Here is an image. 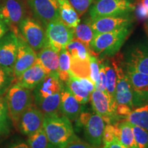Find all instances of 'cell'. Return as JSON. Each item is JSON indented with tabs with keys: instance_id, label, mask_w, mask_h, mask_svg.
<instances>
[{
	"instance_id": "obj_22",
	"label": "cell",
	"mask_w": 148,
	"mask_h": 148,
	"mask_svg": "<svg viewBox=\"0 0 148 148\" xmlns=\"http://www.w3.org/2000/svg\"><path fill=\"white\" fill-rule=\"evenodd\" d=\"M46 75H47L41 66L36 62L31 67L25 70L17 77L14 82L17 83L22 87L33 90Z\"/></svg>"
},
{
	"instance_id": "obj_43",
	"label": "cell",
	"mask_w": 148,
	"mask_h": 148,
	"mask_svg": "<svg viewBox=\"0 0 148 148\" xmlns=\"http://www.w3.org/2000/svg\"><path fill=\"white\" fill-rule=\"evenodd\" d=\"M9 30L8 25L0 18V39Z\"/></svg>"
},
{
	"instance_id": "obj_25",
	"label": "cell",
	"mask_w": 148,
	"mask_h": 148,
	"mask_svg": "<svg viewBox=\"0 0 148 148\" xmlns=\"http://www.w3.org/2000/svg\"><path fill=\"white\" fill-rule=\"evenodd\" d=\"M102 60L106 76L107 93L111 102L116 107L115 100V88L116 82V75L114 67L111 62L110 58H99Z\"/></svg>"
},
{
	"instance_id": "obj_37",
	"label": "cell",
	"mask_w": 148,
	"mask_h": 148,
	"mask_svg": "<svg viewBox=\"0 0 148 148\" xmlns=\"http://www.w3.org/2000/svg\"><path fill=\"white\" fill-rule=\"evenodd\" d=\"M115 138L114 136V127L113 124L107 123L103 130L102 143L103 145H107Z\"/></svg>"
},
{
	"instance_id": "obj_34",
	"label": "cell",
	"mask_w": 148,
	"mask_h": 148,
	"mask_svg": "<svg viewBox=\"0 0 148 148\" xmlns=\"http://www.w3.org/2000/svg\"><path fill=\"white\" fill-rule=\"evenodd\" d=\"M99 61L98 57L90 53V73L89 78L95 85L99 77Z\"/></svg>"
},
{
	"instance_id": "obj_4",
	"label": "cell",
	"mask_w": 148,
	"mask_h": 148,
	"mask_svg": "<svg viewBox=\"0 0 148 148\" xmlns=\"http://www.w3.org/2000/svg\"><path fill=\"white\" fill-rule=\"evenodd\" d=\"M5 98L10 120L16 127L20 116L34 102L32 90L14 82L6 92Z\"/></svg>"
},
{
	"instance_id": "obj_9",
	"label": "cell",
	"mask_w": 148,
	"mask_h": 148,
	"mask_svg": "<svg viewBox=\"0 0 148 148\" xmlns=\"http://www.w3.org/2000/svg\"><path fill=\"white\" fill-rule=\"evenodd\" d=\"M77 120L79 125L84 128V136L88 143L94 147H100L105 127L102 118L96 113L81 112Z\"/></svg>"
},
{
	"instance_id": "obj_32",
	"label": "cell",
	"mask_w": 148,
	"mask_h": 148,
	"mask_svg": "<svg viewBox=\"0 0 148 148\" xmlns=\"http://www.w3.org/2000/svg\"><path fill=\"white\" fill-rule=\"evenodd\" d=\"M15 82L13 73L0 66V95H3L8 91L11 85Z\"/></svg>"
},
{
	"instance_id": "obj_38",
	"label": "cell",
	"mask_w": 148,
	"mask_h": 148,
	"mask_svg": "<svg viewBox=\"0 0 148 148\" xmlns=\"http://www.w3.org/2000/svg\"><path fill=\"white\" fill-rule=\"evenodd\" d=\"M132 109L128 106L123 104H117L116 107V115L117 116L118 119H125L126 116L130 113Z\"/></svg>"
},
{
	"instance_id": "obj_7",
	"label": "cell",
	"mask_w": 148,
	"mask_h": 148,
	"mask_svg": "<svg viewBox=\"0 0 148 148\" xmlns=\"http://www.w3.org/2000/svg\"><path fill=\"white\" fill-rule=\"evenodd\" d=\"M110 58L115 69L116 75L115 88L116 105H126L133 110V90L123 69V57L116 53L114 56Z\"/></svg>"
},
{
	"instance_id": "obj_14",
	"label": "cell",
	"mask_w": 148,
	"mask_h": 148,
	"mask_svg": "<svg viewBox=\"0 0 148 148\" xmlns=\"http://www.w3.org/2000/svg\"><path fill=\"white\" fill-rule=\"evenodd\" d=\"M33 15L43 26L60 18L58 0H27Z\"/></svg>"
},
{
	"instance_id": "obj_44",
	"label": "cell",
	"mask_w": 148,
	"mask_h": 148,
	"mask_svg": "<svg viewBox=\"0 0 148 148\" xmlns=\"http://www.w3.org/2000/svg\"><path fill=\"white\" fill-rule=\"evenodd\" d=\"M8 148H29L27 143L22 141L16 142V143H12L9 146Z\"/></svg>"
},
{
	"instance_id": "obj_15",
	"label": "cell",
	"mask_w": 148,
	"mask_h": 148,
	"mask_svg": "<svg viewBox=\"0 0 148 148\" xmlns=\"http://www.w3.org/2000/svg\"><path fill=\"white\" fill-rule=\"evenodd\" d=\"M133 90V106L148 103V74L140 73L123 66Z\"/></svg>"
},
{
	"instance_id": "obj_17",
	"label": "cell",
	"mask_w": 148,
	"mask_h": 148,
	"mask_svg": "<svg viewBox=\"0 0 148 148\" xmlns=\"http://www.w3.org/2000/svg\"><path fill=\"white\" fill-rule=\"evenodd\" d=\"M90 101L95 113L100 116L106 123L112 124L119 119L116 115V107L106 93L95 89L90 94Z\"/></svg>"
},
{
	"instance_id": "obj_33",
	"label": "cell",
	"mask_w": 148,
	"mask_h": 148,
	"mask_svg": "<svg viewBox=\"0 0 148 148\" xmlns=\"http://www.w3.org/2000/svg\"><path fill=\"white\" fill-rule=\"evenodd\" d=\"M132 125L134 139L138 148H148V130L142 127Z\"/></svg>"
},
{
	"instance_id": "obj_6",
	"label": "cell",
	"mask_w": 148,
	"mask_h": 148,
	"mask_svg": "<svg viewBox=\"0 0 148 148\" xmlns=\"http://www.w3.org/2000/svg\"><path fill=\"white\" fill-rule=\"evenodd\" d=\"M71 57L70 73L77 77H88L90 51L84 44L73 38L65 47Z\"/></svg>"
},
{
	"instance_id": "obj_10",
	"label": "cell",
	"mask_w": 148,
	"mask_h": 148,
	"mask_svg": "<svg viewBox=\"0 0 148 148\" xmlns=\"http://www.w3.org/2000/svg\"><path fill=\"white\" fill-rule=\"evenodd\" d=\"M45 32L47 44L58 53L74 38V28L65 25L60 18L48 24Z\"/></svg>"
},
{
	"instance_id": "obj_28",
	"label": "cell",
	"mask_w": 148,
	"mask_h": 148,
	"mask_svg": "<svg viewBox=\"0 0 148 148\" xmlns=\"http://www.w3.org/2000/svg\"><path fill=\"white\" fill-rule=\"evenodd\" d=\"M125 119L132 125L148 130V103L132 110Z\"/></svg>"
},
{
	"instance_id": "obj_39",
	"label": "cell",
	"mask_w": 148,
	"mask_h": 148,
	"mask_svg": "<svg viewBox=\"0 0 148 148\" xmlns=\"http://www.w3.org/2000/svg\"><path fill=\"white\" fill-rule=\"evenodd\" d=\"M62 148H97L92 147V145H90V144H88L82 141L81 140L77 138V139L72 140L71 142H70L68 144L63 147ZM99 148V147H98Z\"/></svg>"
},
{
	"instance_id": "obj_5",
	"label": "cell",
	"mask_w": 148,
	"mask_h": 148,
	"mask_svg": "<svg viewBox=\"0 0 148 148\" xmlns=\"http://www.w3.org/2000/svg\"><path fill=\"white\" fill-rule=\"evenodd\" d=\"M132 0H93L88 8L90 19L119 14L132 13L135 10Z\"/></svg>"
},
{
	"instance_id": "obj_45",
	"label": "cell",
	"mask_w": 148,
	"mask_h": 148,
	"mask_svg": "<svg viewBox=\"0 0 148 148\" xmlns=\"http://www.w3.org/2000/svg\"><path fill=\"white\" fill-rule=\"evenodd\" d=\"M140 3L145 7L146 10L148 12V0H140Z\"/></svg>"
},
{
	"instance_id": "obj_41",
	"label": "cell",
	"mask_w": 148,
	"mask_h": 148,
	"mask_svg": "<svg viewBox=\"0 0 148 148\" xmlns=\"http://www.w3.org/2000/svg\"><path fill=\"white\" fill-rule=\"evenodd\" d=\"M79 79V82L84 85V86L88 90L90 93L93 91L95 89V85L93 84V82L90 80L88 77H77Z\"/></svg>"
},
{
	"instance_id": "obj_19",
	"label": "cell",
	"mask_w": 148,
	"mask_h": 148,
	"mask_svg": "<svg viewBox=\"0 0 148 148\" xmlns=\"http://www.w3.org/2000/svg\"><path fill=\"white\" fill-rule=\"evenodd\" d=\"M18 51L15 63L14 65L13 75L15 79L20 76L25 70L31 67L36 62L37 54L34 49L18 33Z\"/></svg>"
},
{
	"instance_id": "obj_29",
	"label": "cell",
	"mask_w": 148,
	"mask_h": 148,
	"mask_svg": "<svg viewBox=\"0 0 148 148\" xmlns=\"http://www.w3.org/2000/svg\"><path fill=\"white\" fill-rule=\"evenodd\" d=\"M59 62H58V78L61 82L63 84L67 82L71 73H70V66H71V57L69 52L65 48L62 49L58 53Z\"/></svg>"
},
{
	"instance_id": "obj_24",
	"label": "cell",
	"mask_w": 148,
	"mask_h": 148,
	"mask_svg": "<svg viewBox=\"0 0 148 148\" xmlns=\"http://www.w3.org/2000/svg\"><path fill=\"white\" fill-rule=\"evenodd\" d=\"M60 18L62 21L70 27H75L80 22L79 16L69 0H58Z\"/></svg>"
},
{
	"instance_id": "obj_16",
	"label": "cell",
	"mask_w": 148,
	"mask_h": 148,
	"mask_svg": "<svg viewBox=\"0 0 148 148\" xmlns=\"http://www.w3.org/2000/svg\"><path fill=\"white\" fill-rule=\"evenodd\" d=\"M123 64L127 69L148 74V46L138 43L129 48L123 58Z\"/></svg>"
},
{
	"instance_id": "obj_30",
	"label": "cell",
	"mask_w": 148,
	"mask_h": 148,
	"mask_svg": "<svg viewBox=\"0 0 148 148\" xmlns=\"http://www.w3.org/2000/svg\"><path fill=\"white\" fill-rule=\"evenodd\" d=\"M10 121L5 98L0 95V138L6 136L10 132Z\"/></svg>"
},
{
	"instance_id": "obj_2",
	"label": "cell",
	"mask_w": 148,
	"mask_h": 148,
	"mask_svg": "<svg viewBox=\"0 0 148 148\" xmlns=\"http://www.w3.org/2000/svg\"><path fill=\"white\" fill-rule=\"evenodd\" d=\"M132 25L111 32L95 35L90 42V53L98 58H110L119 53L130 34Z\"/></svg>"
},
{
	"instance_id": "obj_47",
	"label": "cell",
	"mask_w": 148,
	"mask_h": 148,
	"mask_svg": "<svg viewBox=\"0 0 148 148\" xmlns=\"http://www.w3.org/2000/svg\"><path fill=\"white\" fill-rule=\"evenodd\" d=\"M46 148H59V147H56V146L52 145V144L49 143V144H48L47 147H46Z\"/></svg>"
},
{
	"instance_id": "obj_27",
	"label": "cell",
	"mask_w": 148,
	"mask_h": 148,
	"mask_svg": "<svg viewBox=\"0 0 148 148\" xmlns=\"http://www.w3.org/2000/svg\"><path fill=\"white\" fill-rule=\"evenodd\" d=\"M94 36L95 34L90 25V18L80 21L76 27H74V38L84 44L88 49Z\"/></svg>"
},
{
	"instance_id": "obj_8",
	"label": "cell",
	"mask_w": 148,
	"mask_h": 148,
	"mask_svg": "<svg viewBox=\"0 0 148 148\" xmlns=\"http://www.w3.org/2000/svg\"><path fill=\"white\" fill-rule=\"evenodd\" d=\"M22 38L35 51H38L47 44L43 25L36 18L25 17L18 26Z\"/></svg>"
},
{
	"instance_id": "obj_42",
	"label": "cell",
	"mask_w": 148,
	"mask_h": 148,
	"mask_svg": "<svg viewBox=\"0 0 148 148\" xmlns=\"http://www.w3.org/2000/svg\"><path fill=\"white\" fill-rule=\"evenodd\" d=\"M103 147H106V148H126L124 145H122L119 140L116 139V138L110 144L107 145H103Z\"/></svg>"
},
{
	"instance_id": "obj_13",
	"label": "cell",
	"mask_w": 148,
	"mask_h": 148,
	"mask_svg": "<svg viewBox=\"0 0 148 148\" xmlns=\"http://www.w3.org/2000/svg\"><path fill=\"white\" fill-rule=\"evenodd\" d=\"M18 34L8 30L0 39V66L13 73L18 51Z\"/></svg>"
},
{
	"instance_id": "obj_23",
	"label": "cell",
	"mask_w": 148,
	"mask_h": 148,
	"mask_svg": "<svg viewBox=\"0 0 148 148\" xmlns=\"http://www.w3.org/2000/svg\"><path fill=\"white\" fill-rule=\"evenodd\" d=\"M114 136L126 148H138L134 139L132 125L126 120L116 121L114 124Z\"/></svg>"
},
{
	"instance_id": "obj_12",
	"label": "cell",
	"mask_w": 148,
	"mask_h": 148,
	"mask_svg": "<svg viewBox=\"0 0 148 148\" xmlns=\"http://www.w3.org/2000/svg\"><path fill=\"white\" fill-rule=\"evenodd\" d=\"M134 21L135 16L132 12L90 19V25L94 34L97 35L133 25Z\"/></svg>"
},
{
	"instance_id": "obj_48",
	"label": "cell",
	"mask_w": 148,
	"mask_h": 148,
	"mask_svg": "<svg viewBox=\"0 0 148 148\" xmlns=\"http://www.w3.org/2000/svg\"><path fill=\"white\" fill-rule=\"evenodd\" d=\"M101 148H106V147H103H103H101Z\"/></svg>"
},
{
	"instance_id": "obj_35",
	"label": "cell",
	"mask_w": 148,
	"mask_h": 148,
	"mask_svg": "<svg viewBox=\"0 0 148 148\" xmlns=\"http://www.w3.org/2000/svg\"><path fill=\"white\" fill-rule=\"evenodd\" d=\"M79 16H82L89 8L93 0H69Z\"/></svg>"
},
{
	"instance_id": "obj_1",
	"label": "cell",
	"mask_w": 148,
	"mask_h": 148,
	"mask_svg": "<svg viewBox=\"0 0 148 148\" xmlns=\"http://www.w3.org/2000/svg\"><path fill=\"white\" fill-rule=\"evenodd\" d=\"M62 84L58 76L47 75L33 90L34 105L43 112L44 115L60 112Z\"/></svg>"
},
{
	"instance_id": "obj_18",
	"label": "cell",
	"mask_w": 148,
	"mask_h": 148,
	"mask_svg": "<svg viewBox=\"0 0 148 148\" xmlns=\"http://www.w3.org/2000/svg\"><path fill=\"white\" fill-rule=\"evenodd\" d=\"M44 117L43 112L32 104L20 116L16 127L22 134L28 136L42 128Z\"/></svg>"
},
{
	"instance_id": "obj_36",
	"label": "cell",
	"mask_w": 148,
	"mask_h": 148,
	"mask_svg": "<svg viewBox=\"0 0 148 148\" xmlns=\"http://www.w3.org/2000/svg\"><path fill=\"white\" fill-rule=\"evenodd\" d=\"M99 58V77H98L97 82L95 84V89L100 90L105 93H107V88H106V71L104 69V66L101 58Z\"/></svg>"
},
{
	"instance_id": "obj_11",
	"label": "cell",
	"mask_w": 148,
	"mask_h": 148,
	"mask_svg": "<svg viewBox=\"0 0 148 148\" xmlns=\"http://www.w3.org/2000/svg\"><path fill=\"white\" fill-rule=\"evenodd\" d=\"M25 14L21 0H3L0 3V18L16 34L18 33V24L25 17Z\"/></svg>"
},
{
	"instance_id": "obj_46",
	"label": "cell",
	"mask_w": 148,
	"mask_h": 148,
	"mask_svg": "<svg viewBox=\"0 0 148 148\" xmlns=\"http://www.w3.org/2000/svg\"><path fill=\"white\" fill-rule=\"evenodd\" d=\"M144 27H145V30L147 36H148V19L146 20L145 24H144Z\"/></svg>"
},
{
	"instance_id": "obj_31",
	"label": "cell",
	"mask_w": 148,
	"mask_h": 148,
	"mask_svg": "<svg viewBox=\"0 0 148 148\" xmlns=\"http://www.w3.org/2000/svg\"><path fill=\"white\" fill-rule=\"evenodd\" d=\"M49 143L47 135L42 127L28 136L27 140V144L29 148H46Z\"/></svg>"
},
{
	"instance_id": "obj_3",
	"label": "cell",
	"mask_w": 148,
	"mask_h": 148,
	"mask_svg": "<svg viewBox=\"0 0 148 148\" xmlns=\"http://www.w3.org/2000/svg\"><path fill=\"white\" fill-rule=\"evenodd\" d=\"M42 128L49 143L59 148L78 138L74 132L71 121L62 114L45 115Z\"/></svg>"
},
{
	"instance_id": "obj_40",
	"label": "cell",
	"mask_w": 148,
	"mask_h": 148,
	"mask_svg": "<svg viewBox=\"0 0 148 148\" xmlns=\"http://www.w3.org/2000/svg\"><path fill=\"white\" fill-rule=\"evenodd\" d=\"M134 12H136V16H137L140 19H142V20L148 19L147 11L146 10L145 7H144L140 3H138L137 5H136Z\"/></svg>"
},
{
	"instance_id": "obj_20",
	"label": "cell",
	"mask_w": 148,
	"mask_h": 148,
	"mask_svg": "<svg viewBox=\"0 0 148 148\" xmlns=\"http://www.w3.org/2000/svg\"><path fill=\"white\" fill-rule=\"evenodd\" d=\"M81 103L75 99L65 84H62L60 94V112L71 121H76L81 113Z\"/></svg>"
},
{
	"instance_id": "obj_21",
	"label": "cell",
	"mask_w": 148,
	"mask_h": 148,
	"mask_svg": "<svg viewBox=\"0 0 148 148\" xmlns=\"http://www.w3.org/2000/svg\"><path fill=\"white\" fill-rule=\"evenodd\" d=\"M36 54V62L41 66L46 75L58 76V52L47 44Z\"/></svg>"
},
{
	"instance_id": "obj_26",
	"label": "cell",
	"mask_w": 148,
	"mask_h": 148,
	"mask_svg": "<svg viewBox=\"0 0 148 148\" xmlns=\"http://www.w3.org/2000/svg\"><path fill=\"white\" fill-rule=\"evenodd\" d=\"M73 95L81 104H85L90 100V94L79 79L73 75H70L67 82L65 83Z\"/></svg>"
}]
</instances>
